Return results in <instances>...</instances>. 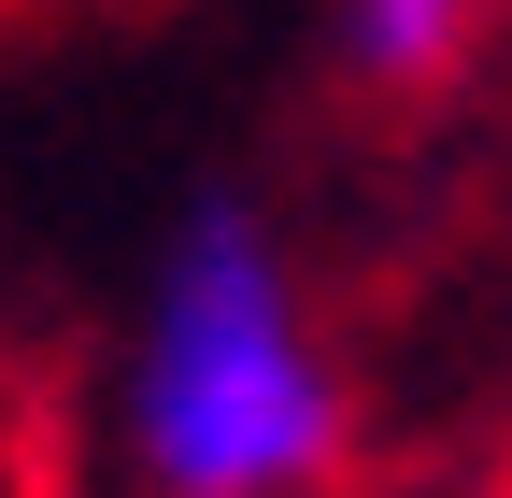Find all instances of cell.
Masks as SVG:
<instances>
[{
	"mask_svg": "<svg viewBox=\"0 0 512 498\" xmlns=\"http://www.w3.org/2000/svg\"><path fill=\"white\" fill-rule=\"evenodd\" d=\"M356 442V385L256 200L200 185L171 214L114 370V456L143 498H313Z\"/></svg>",
	"mask_w": 512,
	"mask_h": 498,
	"instance_id": "cell-1",
	"label": "cell"
},
{
	"mask_svg": "<svg viewBox=\"0 0 512 498\" xmlns=\"http://www.w3.org/2000/svg\"><path fill=\"white\" fill-rule=\"evenodd\" d=\"M328 43H342L356 86H441L456 43H470V0H342Z\"/></svg>",
	"mask_w": 512,
	"mask_h": 498,
	"instance_id": "cell-2",
	"label": "cell"
}]
</instances>
